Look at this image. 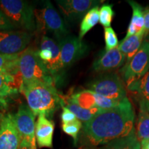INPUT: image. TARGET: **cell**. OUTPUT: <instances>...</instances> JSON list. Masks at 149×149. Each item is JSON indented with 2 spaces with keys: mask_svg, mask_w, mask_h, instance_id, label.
<instances>
[{
  "mask_svg": "<svg viewBox=\"0 0 149 149\" xmlns=\"http://www.w3.org/2000/svg\"><path fill=\"white\" fill-rule=\"evenodd\" d=\"M135 112L128 98L116 107L102 110L84 124V133L94 146L107 144L128 136L134 129Z\"/></svg>",
  "mask_w": 149,
  "mask_h": 149,
  "instance_id": "cell-1",
  "label": "cell"
},
{
  "mask_svg": "<svg viewBox=\"0 0 149 149\" xmlns=\"http://www.w3.org/2000/svg\"><path fill=\"white\" fill-rule=\"evenodd\" d=\"M19 91L23 93L26 99L28 107L35 116L43 114L51 117L61 107V95L54 86L33 83L22 86Z\"/></svg>",
  "mask_w": 149,
  "mask_h": 149,
  "instance_id": "cell-2",
  "label": "cell"
},
{
  "mask_svg": "<svg viewBox=\"0 0 149 149\" xmlns=\"http://www.w3.org/2000/svg\"><path fill=\"white\" fill-rule=\"evenodd\" d=\"M18 68L22 79V86L42 83L55 86V79L38 57L36 49L28 48L20 54Z\"/></svg>",
  "mask_w": 149,
  "mask_h": 149,
  "instance_id": "cell-3",
  "label": "cell"
},
{
  "mask_svg": "<svg viewBox=\"0 0 149 149\" xmlns=\"http://www.w3.org/2000/svg\"><path fill=\"white\" fill-rule=\"evenodd\" d=\"M35 31L38 33L51 34L57 42L68 36V31L64 20L50 1H46L41 8L35 9Z\"/></svg>",
  "mask_w": 149,
  "mask_h": 149,
  "instance_id": "cell-4",
  "label": "cell"
},
{
  "mask_svg": "<svg viewBox=\"0 0 149 149\" xmlns=\"http://www.w3.org/2000/svg\"><path fill=\"white\" fill-rule=\"evenodd\" d=\"M0 9L15 28L32 33L36 30L35 9L22 0H0Z\"/></svg>",
  "mask_w": 149,
  "mask_h": 149,
  "instance_id": "cell-5",
  "label": "cell"
},
{
  "mask_svg": "<svg viewBox=\"0 0 149 149\" xmlns=\"http://www.w3.org/2000/svg\"><path fill=\"white\" fill-rule=\"evenodd\" d=\"M88 90L112 100L122 101L126 97L124 81L116 72H109L96 78L86 86Z\"/></svg>",
  "mask_w": 149,
  "mask_h": 149,
  "instance_id": "cell-6",
  "label": "cell"
},
{
  "mask_svg": "<svg viewBox=\"0 0 149 149\" xmlns=\"http://www.w3.org/2000/svg\"><path fill=\"white\" fill-rule=\"evenodd\" d=\"M149 70V40H144L140 48L120 72L126 86L141 79Z\"/></svg>",
  "mask_w": 149,
  "mask_h": 149,
  "instance_id": "cell-7",
  "label": "cell"
},
{
  "mask_svg": "<svg viewBox=\"0 0 149 149\" xmlns=\"http://www.w3.org/2000/svg\"><path fill=\"white\" fill-rule=\"evenodd\" d=\"M37 54L46 70L56 81L64 69L58 43L51 37L42 35Z\"/></svg>",
  "mask_w": 149,
  "mask_h": 149,
  "instance_id": "cell-8",
  "label": "cell"
},
{
  "mask_svg": "<svg viewBox=\"0 0 149 149\" xmlns=\"http://www.w3.org/2000/svg\"><path fill=\"white\" fill-rule=\"evenodd\" d=\"M32 33L24 31H0V54L16 55L25 51L32 39Z\"/></svg>",
  "mask_w": 149,
  "mask_h": 149,
  "instance_id": "cell-9",
  "label": "cell"
},
{
  "mask_svg": "<svg viewBox=\"0 0 149 149\" xmlns=\"http://www.w3.org/2000/svg\"><path fill=\"white\" fill-rule=\"evenodd\" d=\"M57 43L60 48L61 59L64 69L88 53V45L79 37L68 35Z\"/></svg>",
  "mask_w": 149,
  "mask_h": 149,
  "instance_id": "cell-10",
  "label": "cell"
},
{
  "mask_svg": "<svg viewBox=\"0 0 149 149\" xmlns=\"http://www.w3.org/2000/svg\"><path fill=\"white\" fill-rule=\"evenodd\" d=\"M16 126L21 139L29 142L33 149L37 148L35 138V116L26 104H22L14 115Z\"/></svg>",
  "mask_w": 149,
  "mask_h": 149,
  "instance_id": "cell-11",
  "label": "cell"
},
{
  "mask_svg": "<svg viewBox=\"0 0 149 149\" xmlns=\"http://www.w3.org/2000/svg\"><path fill=\"white\" fill-rule=\"evenodd\" d=\"M103 1L95 0H57L59 10L65 19L73 22L84 17L91 8L98 6Z\"/></svg>",
  "mask_w": 149,
  "mask_h": 149,
  "instance_id": "cell-12",
  "label": "cell"
},
{
  "mask_svg": "<svg viewBox=\"0 0 149 149\" xmlns=\"http://www.w3.org/2000/svg\"><path fill=\"white\" fill-rule=\"evenodd\" d=\"M21 140L14 115H5L0 123V149H19Z\"/></svg>",
  "mask_w": 149,
  "mask_h": 149,
  "instance_id": "cell-13",
  "label": "cell"
},
{
  "mask_svg": "<svg viewBox=\"0 0 149 149\" xmlns=\"http://www.w3.org/2000/svg\"><path fill=\"white\" fill-rule=\"evenodd\" d=\"M126 62V57L118 48L106 51L93 62V69L97 72H109L117 69Z\"/></svg>",
  "mask_w": 149,
  "mask_h": 149,
  "instance_id": "cell-14",
  "label": "cell"
},
{
  "mask_svg": "<svg viewBox=\"0 0 149 149\" xmlns=\"http://www.w3.org/2000/svg\"><path fill=\"white\" fill-rule=\"evenodd\" d=\"M55 124L46 115L40 114L35 122V138L40 148H53Z\"/></svg>",
  "mask_w": 149,
  "mask_h": 149,
  "instance_id": "cell-15",
  "label": "cell"
},
{
  "mask_svg": "<svg viewBox=\"0 0 149 149\" xmlns=\"http://www.w3.org/2000/svg\"><path fill=\"white\" fill-rule=\"evenodd\" d=\"M127 88L137 96L139 111L149 113V70L141 79L131 84Z\"/></svg>",
  "mask_w": 149,
  "mask_h": 149,
  "instance_id": "cell-16",
  "label": "cell"
},
{
  "mask_svg": "<svg viewBox=\"0 0 149 149\" xmlns=\"http://www.w3.org/2000/svg\"><path fill=\"white\" fill-rule=\"evenodd\" d=\"M132 10L131 20H130L129 26H128L127 33L124 38H128L135 34H141L144 33V9L140 4L135 1H128Z\"/></svg>",
  "mask_w": 149,
  "mask_h": 149,
  "instance_id": "cell-17",
  "label": "cell"
},
{
  "mask_svg": "<svg viewBox=\"0 0 149 149\" xmlns=\"http://www.w3.org/2000/svg\"><path fill=\"white\" fill-rule=\"evenodd\" d=\"M61 107H66L70 111L72 112L77 118L81 122L86 123L93 118L96 115H97L102 109L100 108H94V109L88 110L84 109L80 107L79 105L74 103L70 99L69 96H63L61 95Z\"/></svg>",
  "mask_w": 149,
  "mask_h": 149,
  "instance_id": "cell-18",
  "label": "cell"
},
{
  "mask_svg": "<svg viewBox=\"0 0 149 149\" xmlns=\"http://www.w3.org/2000/svg\"><path fill=\"white\" fill-rule=\"evenodd\" d=\"M144 37H145L144 33L135 34L128 38H124L119 44L117 48L125 56L126 64L129 62L139 51L142 44Z\"/></svg>",
  "mask_w": 149,
  "mask_h": 149,
  "instance_id": "cell-19",
  "label": "cell"
},
{
  "mask_svg": "<svg viewBox=\"0 0 149 149\" xmlns=\"http://www.w3.org/2000/svg\"><path fill=\"white\" fill-rule=\"evenodd\" d=\"M22 84V77L0 72V99L17 94L20 90Z\"/></svg>",
  "mask_w": 149,
  "mask_h": 149,
  "instance_id": "cell-20",
  "label": "cell"
},
{
  "mask_svg": "<svg viewBox=\"0 0 149 149\" xmlns=\"http://www.w3.org/2000/svg\"><path fill=\"white\" fill-rule=\"evenodd\" d=\"M20 54H16V55L0 54V72L10 74L16 77H22L18 68Z\"/></svg>",
  "mask_w": 149,
  "mask_h": 149,
  "instance_id": "cell-21",
  "label": "cell"
},
{
  "mask_svg": "<svg viewBox=\"0 0 149 149\" xmlns=\"http://www.w3.org/2000/svg\"><path fill=\"white\" fill-rule=\"evenodd\" d=\"M105 149H141V144L137 138L134 128L126 137L115 139L107 144Z\"/></svg>",
  "mask_w": 149,
  "mask_h": 149,
  "instance_id": "cell-22",
  "label": "cell"
},
{
  "mask_svg": "<svg viewBox=\"0 0 149 149\" xmlns=\"http://www.w3.org/2000/svg\"><path fill=\"white\" fill-rule=\"evenodd\" d=\"M100 22V9L98 6L91 8L86 14L84 16L80 24L79 38L83 40L88 31H90L93 27L95 26Z\"/></svg>",
  "mask_w": 149,
  "mask_h": 149,
  "instance_id": "cell-23",
  "label": "cell"
},
{
  "mask_svg": "<svg viewBox=\"0 0 149 149\" xmlns=\"http://www.w3.org/2000/svg\"><path fill=\"white\" fill-rule=\"evenodd\" d=\"M69 97L74 103L84 109L91 110L97 108L93 92L88 89L72 93Z\"/></svg>",
  "mask_w": 149,
  "mask_h": 149,
  "instance_id": "cell-24",
  "label": "cell"
},
{
  "mask_svg": "<svg viewBox=\"0 0 149 149\" xmlns=\"http://www.w3.org/2000/svg\"><path fill=\"white\" fill-rule=\"evenodd\" d=\"M135 134L140 144L149 139V113L147 112L139 111Z\"/></svg>",
  "mask_w": 149,
  "mask_h": 149,
  "instance_id": "cell-25",
  "label": "cell"
},
{
  "mask_svg": "<svg viewBox=\"0 0 149 149\" xmlns=\"http://www.w3.org/2000/svg\"><path fill=\"white\" fill-rule=\"evenodd\" d=\"M115 12L112 4L102 5L100 10V23L104 28L111 27Z\"/></svg>",
  "mask_w": 149,
  "mask_h": 149,
  "instance_id": "cell-26",
  "label": "cell"
},
{
  "mask_svg": "<svg viewBox=\"0 0 149 149\" xmlns=\"http://www.w3.org/2000/svg\"><path fill=\"white\" fill-rule=\"evenodd\" d=\"M81 127H82V123L79 120H77L73 122L64 124L61 125L63 131L68 135L72 137L74 143L77 141L78 134H79Z\"/></svg>",
  "mask_w": 149,
  "mask_h": 149,
  "instance_id": "cell-27",
  "label": "cell"
},
{
  "mask_svg": "<svg viewBox=\"0 0 149 149\" xmlns=\"http://www.w3.org/2000/svg\"><path fill=\"white\" fill-rule=\"evenodd\" d=\"M104 40L106 43V51L114 49L119 45L116 33L111 26L104 28Z\"/></svg>",
  "mask_w": 149,
  "mask_h": 149,
  "instance_id": "cell-28",
  "label": "cell"
},
{
  "mask_svg": "<svg viewBox=\"0 0 149 149\" xmlns=\"http://www.w3.org/2000/svg\"><path fill=\"white\" fill-rule=\"evenodd\" d=\"M93 94H94L95 99L96 105L97 106V107L102 110L113 109V108L117 107L122 101H122H117V100H112V99L97 94L95 93H93Z\"/></svg>",
  "mask_w": 149,
  "mask_h": 149,
  "instance_id": "cell-29",
  "label": "cell"
},
{
  "mask_svg": "<svg viewBox=\"0 0 149 149\" xmlns=\"http://www.w3.org/2000/svg\"><path fill=\"white\" fill-rule=\"evenodd\" d=\"M61 120L62 124H68V123L73 122L78 119L75 115L72 112L70 111L69 109H67L66 107H62V113L61 115Z\"/></svg>",
  "mask_w": 149,
  "mask_h": 149,
  "instance_id": "cell-30",
  "label": "cell"
},
{
  "mask_svg": "<svg viewBox=\"0 0 149 149\" xmlns=\"http://www.w3.org/2000/svg\"><path fill=\"white\" fill-rule=\"evenodd\" d=\"M16 28L13 25L8 18L6 16L2 10L0 9V31H6V30H14Z\"/></svg>",
  "mask_w": 149,
  "mask_h": 149,
  "instance_id": "cell-31",
  "label": "cell"
},
{
  "mask_svg": "<svg viewBox=\"0 0 149 149\" xmlns=\"http://www.w3.org/2000/svg\"><path fill=\"white\" fill-rule=\"evenodd\" d=\"M144 32L145 35L149 33V8L144 10Z\"/></svg>",
  "mask_w": 149,
  "mask_h": 149,
  "instance_id": "cell-32",
  "label": "cell"
},
{
  "mask_svg": "<svg viewBox=\"0 0 149 149\" xmlns=\"http://www.w3.org/2000/svg\"><path fill=\"white\" fill-rule=\"evenodd\" d=\"M19 149H33V148L29 142H28L27 141L24 140V139H22Z\"/></svg>",
  "mask_w": 149,
  "mask_h": 149,
  "instance_id": "cell-33",
  "label": "cell"
},
{
  "mask_svg": "<svg viewBox=\"0 0 149 149\" xmlns=\"http://www.w3.org/2000/svg\"><path fill=\"white\" fill-rule=\"evenodd\" d=\"M8 108V102L6 99H0V111H5Z\"/></svg>",
  "mask_w": 149,
  "mask_h": 149,
  "instance_id": "cell-34",
  "label": "cell"
},
{
  "mask_svg": "<svg viewBox=\"0 0 149 149\" xmlns=\"http://www.w3.org/2000/svg\"><path fill=\"white\" fill-rule=\"evenodd\" d=\"M141 149H148L146 148V144L144 143H141Z\"/></svg>",
  "mask_w": 149,
  "mask_h": 149,
  "instance_id": "cell-35",
  "label": "cell"
},
{
  "mask_svg": "<svg viewBox=\"0 0 149 149\" xmlns=\"http://www.w3.org/2000/svg\"><path fill=\"white\" fill-rule=\"evenodd\" d=\"M142 143H144V144H146V148H148V149H149V139L147 141H145V142H142Z\"/></svg>",
  "mask_w": 149,
  "mask_h": 149,
  "instance_id": "cell-36",
  "label": "cell"
},
{
  "mask_svg": "<svg viewBox=\"0 0 149 149\" xmlns=\"http://www.w3.org/2000/svg\"><path fill=\"white\" fill-rule=\"evenodd\" d=\"M3 116H4V115L3 114V113L0 112V123H1V120H2Z\"/></svg>",
  "mask_w": 149,
  "mask_h": 149,
  "instance_id": "cell-37",
  "label": "cell"
}]
</instances>
